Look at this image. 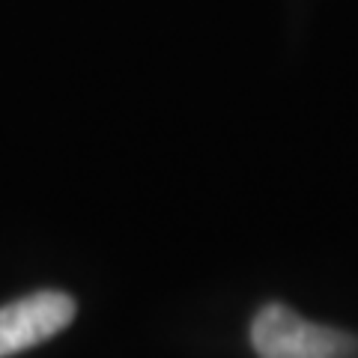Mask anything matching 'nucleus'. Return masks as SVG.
<instances>
[{"instance_id": "1", "label": "nucleus", "mask_w": 358, "mask_h": 358, "mask_svg": "<svg viewBox=\"0 0 358 358\" xmlns=\"http://www.w3.org/2000/svg\"><path fill=\"white\" fill-rule=\"evenodd\" d=\"M251 346L257 358H358L355 334L310 322L281 301L257 310Z\"/></svg>"}, {"instance_id": "2", "label": "nucleus", "mask_w": 358, "mask_h": 358, "mask_svg": "<svg viewBox=\"0 0 358 358\" xmlns=\"http://www.w3.org/2000/svg\"><path fill=\"white\" fill-rule=\"evenodd\" d=\"M75 320V299L63 289H36L0 308V358H13L57 338Z\"/></svg>"}]
</instances>
